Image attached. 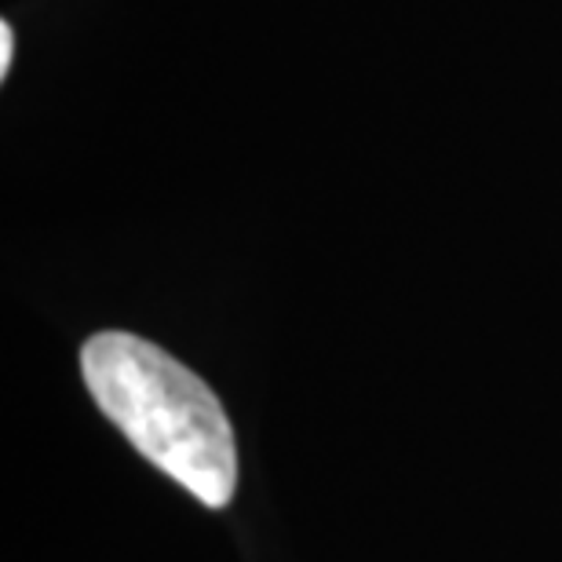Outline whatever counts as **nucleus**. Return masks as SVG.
Instances as JSON below:
<instances>
[{
	"instance_id": "1",
	"label": "nucleus",
	"mask_w": 562,
	"mask_h": 562,
	"mask_svg": "<svg viewBox=\"0 0 562 562\" xmlns=\"http://www.w3.org/2000/svg\"><path fill=\"white\" fill-rule=\"evenodd\" d=\"M81 373L95 406L157 471L205 508H223L238 486V449L220 398L172 355L132 333L85 344Z\"/></svg>"
},
{
	"instance_id": "2",
	"label": "nucleus",
	"mask_w": 562,
	"mask_h": 562,
	"mask_svg": "<svg viewBox=\"0 0 562 562\" xmlns=\"http://www.w3.org/2000/svg\"><path fill=\"white\" fill-rule=\"evenodd\" d=\"M11 37H15L11 26H8V22H0V74L11 70Z\"/></svg>"
}]
</instances>
